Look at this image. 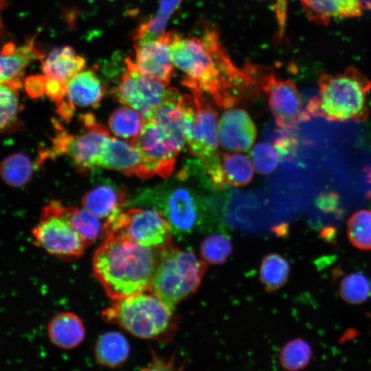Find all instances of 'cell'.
Here are the masks:
<instances>
[{
    "label": "cell",
    "mask_w": 371,
    "mask_h": 371,
    "mask_svg": "<svg viewBox=\"0 0 371 371\" xmlns=\"http://www.w3.org/2000/svg\"><path fill=\"white\" fill-rule=\"evenodd\" d=\"M245 69L254 81L258 79L267 95L271 111L280 131L288 133L300 122L311 118L303 107L297 87L291 81L281 80L273 73H263L262 69L252 65H247Z\"/></svg>",
    "instance_id": "cell-10"
},
{
    "label": "cell",
    "mask_w": 371,
    "mask_h": 371,
    "mask_svg": "<svg viewBox=\"0 0 371 371\" xmlns=\"http://www.w3.org/2000/svg\"><path fill=\"white\" fill-rule=\"evenodd\" d=\"M122 234L135 243L151 248H162L170 239V227L155 209L131 207L107 218L102 234Z\"/></svg>",
    "instance_id": "cell-9"
},
{
    "label": "cell",
    "mask_w": 371,
    "mask_h": 371,
    "mask_svg": "<svg viewBox=\"0 0 371 371\" xmlns=\"http://www.w3.org/2000/svg\"><path fill=\"white\" fill-rule=\"evenodd\" d=\"M174 32H165L159 37L134 42L133 62L139 71L167 85L175 67L170 49Z\"/></svg>",
    "instance_id": "cell-14"
},
{
    "label": "cell",
    "mask_w": 371,
    "mask_h": 371,
    "mask_svg": "<svg viewBox=\"0 0 371 371\" xmlns=\"http://www.w3.org/2000/svg\"><path fill=\"white\" fill-rule=\"evenodd\" d=\"M34 167L26 155L14 153L4 159L1 175L9 186L20 187L27 184L32 177Z\"/></svg>",
    "instance_id": "cell-29"
},
{
    "label": "cell",
    "mask_w": 371,
    "mask_h": 371,
    "mask_svg": "<svg viewBox=\"0 0 371 371\" xmlns=\"http://www.w3.org/2000/svg\"><path fill=\"white\" fill-rule=\"evenodd\" d=\"M221 146L229 150L247 151L256 136V129L249 114L243 109H228L221 115L218 126Z\"/></svg>",
    "instance_id": "cell-15"
},
{
    "label": "cell",
    "mask_w": 371,
    "mask_h": 371,
    "mask_svg": "<svg viewBox=\"0 0 371 371\" xmlns=\"http://www.w3.org/2000/svg\"><path fill=\"white\" fill-rule=\"evenodd\" d=\"M302 8L313 22L328 25L334 18H352L362 14V0H300Z\"/></svg>",
    "instance_id": "cell-19"
},
{
    "label": "cell",
    "mask_w": 371,
    "mask_h": 371,
    "mask_svg": "<svg viewBox=\"0 0 371 371\" xmlns=\"http://www.w3.org/2000/svg\"><path fill=\"white\" fill-rule=\"evenodd\" d=\"M99 168L119 171L127 176L148 178L142 155L135 144L111 136L103 146Z\"/></svg>",
    "instance_id": "cell-16"
},
{
    "label": "cell",
    "mask_w": 371,
    "mask_h": 371,
    "mask_svg": "<svg viewBox=\"0 0 371 371\" xmlns=\"http://www.w3.org/2000/svg\"><path fill=\"white\" fill-rule=\"evenodd\" d=\"M60 211L87 246L94 242L103 232L104 225L100 217L85 207H65L60 203Z\"/></svg>",
    "instance_id": "cell-25"
},
{
    "label": "cell",
    "mask_w": 371,
    "mask_h": 371,
    "mask_svg": "<svg viewBox=\"0 0 371 371\" xmlns=\"http://www.w3.org/2000/svg\"><path fill=\"white\" fill-rule=\"evenodd\" d=\"M170 49L175 66L221 107L236 104L241 90L255 84L245 69L232 62L210 25H204L200 36L183 38L175 32Z\"/></svg>",
    "instance_id": "cell-1"
},
{
    "label": "cell",
    "mask_w": 371,
    "mask_h": 371,
    "mask_svg": "<svg viewBox=\"0 0 371 371\" xmlns=\"http://www.w3.org/2000/svg\"><path fill=\"white\" fill-rule=\"evenodd\" d=\"M93 258V275L113 300L150 289L157 263L154 248L110 233Z\"/></svg>",
    "instance_id": "cell-2"
},
{
    "label": "cell",
    "mask_w": 371,
    "mask_h": 371,
    "mask_svg": "<svg viewBox=\"0 0 371 371\" xmlns=\"http://www.w3.org/2000/svg\"><path fill=\"white\" fill-rule=\"evenodd\" d=\"M371 293L368 278L361 273L346 275L339 284V294L343 300L352 304L364 302Z\"/></svg>",
    "instance_id": "cell-34"
},
{
    "label": "cell",
    "mask_w": 371,
    "mask_h": 371,
    "mask_svg": "<svg viewBox=\"0 0 371 371\" xmlns=\"http://www.w3.org/2000/svg\"><path fill=\"white\" fill-rule=\"evenodd\" d=\"M184 100L185 95L172 87L168 96L149 117L161 128L179 153L186 142L183 128Z\"/></svg>",
    "instance_id": "cell-18"
},
{
    "label": "cell",
    "mask_w": 371,
    "mask_h": 371,
    "mask_svg": "<svg viewBox=\"0 0 371 371\" xmlns=\"http://www.w3.org/2000/svg\"><path fill=\"white\" fill-rule=\"evenodd\" d=\"M46 77L43 75L31 76L25 81V88L32 98H38L45 93Z\"/></svg>",
    "instance_id": "cell-39"
},
{
    "label": "cell",
    "mask_w": 371,
    "mask_h": 371,
    "mask_svg": "<svg viewBox=\"0 0 371 371\" xmlns=\"http://www.w3.org/2000/svg\"><path fill=\"white\" fill-rule=\"evenodd\" d=\"M205 271V263L192 251L165 246L158 254L150 289L173 308L196 290Z\"/></svg>",
    "instance_id": "cell-6"
},
{
    "label": "cell",
    "mask_w": 371,
    "mask_h": 371,
    "mask_svg": "<svg viewBox=\"0 0 371 371\" xmlns=\"http://www.w3.org/2000/svg\"><path fill=\"white\" fill-rule=\"evenodd\" d=\"M126 65V69L117 78L113 94L121 104L134 109L148 119L166 99L172 87L141 74L129 58Z\"/></svg>",
    "instance_id": "cell-11"
},
{
    "label": "cell",
    "mask_w": 371,
    "mask_h": 371,
    "mask_svg": "<svg viewBox=\"0 0 371 371\" xmlns=\"http://www.w3.org/2000/svg\"><path fill=\"white\" fill-rule=\"evenodd\" d=\"M145 121L146 118L141 113L125 106L112 112L108 124L113 134L133 142L140 134Z\"/></svg>",
    "instance_id": "cell-26"
},
{
    "label": "cell",
    "mask_w": 371,
    "mask_h": 371,
    "mask_svg": "<svg viewBox=\"0 0 371 371\" xmlns=\"http://www.w3.org/2000/svg\"><path fill=\"white\" fill-rule=\"evenodd\" d=\"M182 83L192 93L185 95L183 123L190 151L199 158L214 186L224 188L227 183L218 150L217 113L196 83L187 78Z\"/></svg>",
    "instance_id": "cell-4"
},
{
    "label": "cell",
    "mask_w": 371,
    "mask_h": 371,
    "mask_svg": "<svg viewBox=\"0 0 371 371\" xmlns=\"http://www.w3.org/2000/svg\"><path fill=\"white\" fill-rule=\"evenodd\" d=\"M133 143L142 155L148 178L155 175L166 178L171 175L179 153L155 122L146 119Z\"/></svg>",
    "instance_id": "cell-13"
},
{
    "label": "cell",
    "mask_w": 371,
    "mask_h": 371,
    "mask_svg": "<svg viewBox=\"0 0 371 371\" xmlns=\"http://www.w3.org/2000/svg\"><path fill=\"white\" fill-rule=\"evenodd\" d=\"M85 59L69 46L52 49L42 58L41 66L46 78L67 83L85 67Z\"/></svg>",
    "instance_id": "cell-21"
},
{
    "label": "cell",
    "mask_w": 371,
    "mask_h": 371,
    "mask_svg": "<svg viewBox=\"0 0 371 371\" xmlns=\"http://www.w3.org/2000/svg\"><path fill=\"white\" fill-rule=\"evenodd\" d=\"M172 308L155 294L144 292L114 300L101 316L136 337L157 339L170 328Z\"/></svg>",
    "instance_id": "cell-5"
},
{
    "label": "cell",
    "mask_w": 371,
    "mask_h": 371,
    "mask_svg": "<svg viewBox=\"0 0 371 371\" xmlns=\"http://www.w3.org/2000/svg\"><path fill=\"white\" fill-rule=\"evenodd\" d=\"M289 271V264L284 257L278 254H270L261 262L260 278L265 289L271 291L286 283Z\"/></svg>",
    "instance_id": "cell-30"
},
{
    "label": "cell",
    "mask_w": 371,
    "mask_h": 371,
    "mask_svg": "<svg viewBox=\"0 0 371 371\" xmlns=\"http://www.w3.org/2000/svg\"><path fill=\"white\" fill-rule=\"evenodd\" d=\"M45 54L34 45V38L26 41L21 46L12 43H6L1 54L0 80L1 84L13 86L19 89L22 87V76L26 67Z\"/></svg>",
    "instance_id": "cell-17"
},
{
    "label": "cell",
    "mask_w": 371,
    "mask_h": 371,
    "mask_svg": "<svg viewBox=\"0 0 371 371\" xmlns=\"http://www.w3.org/2000/svg\"><path fill=\"white\" fill-rule=\"evenodd\" d=\"M221 162L226 183L241 187L248 184L254 176L249 159L240 153H221Z\"/></svg>",
    "instance_id": "cell-28"
},
{
    "label": "cell",
    "mask_w": 371,
    "mask_h": 371,
    "mask_svg": "<svg viewBox=\"0 0 371 371\" xmlns=\"http://www.w3.org/2000/svg\"><path fill=\"white\" fill-rule=\"evenodd\" d=\"M318 86V95L305 108L311 118L361 122L368 117L367 94L371 81L357 69L349 67L341 73L323 74Z\"/></svg>",
    "instance_id": "cell-3"
},
{
    "label": "cell",
    "mask_w": 371,
    "mask_h": 371,
    "mask_svg": "<svg viewBox=\"0 0 371 371\" xmlns=\"http://www.w3.org/2000/svg\"><path fill=\"white\" fill-rule=\"evenodd\" d=\"M312 357L310 344L303 339L295 338L287 342L280 353L281 366L288 370L305 368Z\"/></svg>",
    "instance_id": "cell-32"
},
{
    "label": "cell",
    "mask_w": 371,
    "mask_h": 371,
    "mask_svg": "<svg viewBox=\"0 0 371 371\" xmlns=\"http://www.w3.org/2000/svg\"><path fill=\"white\" fill-rule=\"evenodd\" d=\"M67 83L46 78L45 93L56 106L66 98Z\"/></svg>",
    "instance_id": "cell-38"
},
{
    "label": "cell",
    "mask_w": 371,
    "mask_h": 371,
    "mask_svg": "<svg viewBox=\"0 0 371 371\" xmlns=\"http://www.w3.org/2000/svg\"><path fill=\"white\" fill-rule=\"evenodd\" d=\"M273 146L280 158L290 161L295 156L297 140L295 137L291 135H282L274 140Z\"/></svg>",
    "instance_id": "cell-37"
},
{
    "label": "cell",
    "mask_w": 371,
    "mask_h": 371,
    "mask_svg": "<svg viewBox=\"0 0 371 371\" xmlns=\"http://www.w3.org/2000/svg\"><path fill=\"white\" fill-rule=\"evenodd\" d=\"M129 346L126 338L115 331L101 335L95 346L96 361L101 365L115 368L121 366L128 358Z\"/></svg>",
    "instance_id": "cell-24"
},
{
    "label": "cell",
    "mask_w": 371,
    "mask_h": 371,
    "mask_svg": "<svg viewBox=\"0 0 371 371\" xmlns=\"http://www.w3.org/2000/svg\"><path fill=\"white\" fill-rule=\"evenodd\" d=\"M364 172L366 174V178L368 180V182L371 183V168H366L364 169ZM366 196L368 199H371V190L368 191L366 194Z\"/></svg>",
    "instance_id": "cell-42"
},
{
    "label": "cell",
    "mask_w": 371,
    "mask_h": 371,
    "mask_svg": "<svg viewBox=\"0 0 371 371\" xmlns=\"http://www.w3.org/2000/svg\"><path fill=\"white\" fill-rule=\"evenodd\" d=\"M67 100L74 106L96 107L99 105L104 89L93 71L82 70L73 76L66 86Z\"/></svg>",
    "instance_id": "cell-22"
},
{
    "label": "cell",
    "mask_w": 371,
    "mask_h": 371,
    "mask_svg": "<svg viewBox=\"0 0 371 371\" xmlns=\"http://www.w3.org/2000/svg\"><path fill=\"white\" fill-rule=\"evenodd\" d=\"M60 205V202L52 201L44 207L32 235L34 243L49 254L77 258L82 254L87 245L62 216Z\"/></svg>",
    "instance_id": "cell-12"
},
{
    "label": "cell",
    "mask_w": 371,
    "mask_h": 371,
    "mask_svg": "<svg viewBox=\"0 0 371 371\" xmlns=\"http://www.w3.org/2000/svg\"><path fill=\"white\" fill-rule=\"evenodd\" d=\"M317 206L326 212H334L337 210L339 196L333 192L321 193L316 199Z\"/></svg>",
    "instance_id": "cell-41"
},
{
    "label": "cell",
    "mask_w": 371,
    "mask_h": 371,
    "mask_svg": "<svg viewBox=\"0 0 371 371\" xmlns=\"http://www.w3.org/2000/svg\"><path fill=\"white\" fill-rule=\"evenodd\" d=\"M181 1L182 0H160L155 16L144 22L135 30L133 34L134 42L162 35L169 19L179 8Z\"/></svg>",
    "instance_id": "cell-27"
},
{
    "label": "cell",
    "mask_w": 371,
    "mask_h": 371,
    "mask_svg": "<svg viewBox=\"0 0 371 371\" xmlns=\"http://www.w3.org/2000/svg\"><path fill=\"white\" fill-rule=\"evenodd\" d=\"M232 246L230 239L224 234H216L206 237L201 245L203 259L212 264L225 261L230 255Z\"/></svg>",
    "instance_id": "cell-35"
},
{
    "label": "cell",
    "mask_w": 371,
    "mask_h": 371,
    "mask_svg": "<svg viewBox=\"0 0 371 371\" xmlns=\"http://www.w3.org/2000/svg\"><path fill=\"white\" fill-rule=\"evenodd\" d=\"M347 234L351 243L362 250L371 249V211L361 210L349 218Z\"/></svg>",
    "instance_id": "cell-33"
},
{
    "label": "cell",
    "mask_w": 371,
    "mask_h": 371,
    "mask_svg": "<svg viewBox=\"0 0 371 371\" xmlns=\"http://www.w3.org/2000/svg\"><path fill=\"white\" fill-rule=\"evenodd\" d=\"M126 201L124 190L109 182L87 192L82 197V205L98 217L107 219L120 212Z\"/></svg>",
    "instance_id": "cell-20"
},
{
    "label": "cell",
    "mask_w": 371,
    "mask_h": 371,
    "mask_svg": "<svg viewBox=\"0 0 371 371\" xmlns=\"http://www.w3.org/2000/svg\"><path fill=\"white\" fill-rule=\"evenodd\" d=\"M19 89L6 84H1V131L2 133H11L16 129L19 124V113L21 106L19 104Z\"/></svg>",
    "instance_id": "cell-31"
},
{
    "label": "cell",
    "mask_w": 371,
    "mask_h": 371,
    "mask_svg": "<svg viewBox=\"0 0 371 371\" xmlns=\"http://www.w3.org/2000/svg\"><path fill=\"white\" fill-rule=\"evenodd\" d=\"M80 120L83 130L78 134H71L55 121L56 133L52 139V148L41 154L44 160L56 155H67L75 166L82 171L99 168V161L103 146L110 137L105 126L98 122L91 113H86Z\"/></svg>",
    "instance_id": "cell-7"
},
{
    "label": "cell",
    "mask_w": 371,
    "mask_h": 371,
    "mask_svg": "<svg viewBox=\"0 0 371 371\" xmlns=\"http://www.w3.org/2000/svg\"><path fill=\"white\" fill-rule=\"evenodd\" d=\"M135 201L153 205L163 214L175 234L191 233L202 218L198 196L185 184L165 185L145 190Z\"/></svg>",
    "instance_id": "cell-8"
},
{
    "label": "cell",
    "mask_w": 371,
    "mask_h": 371,
    "mask_svg": "<svg viewBox=\"0 0 371 371\" xmlns=\"http://www.w3.org/2000/svg\"><path fill=\"white\" fill-rule=\"evenodd\" d=\"M254 167L258 173L273 172L279 163V154L275 147L267 142L256 144L250 153Z\"/></svg>",
    "instance_id": "cell-36"
},
{
    "label": "cell",
    "mask_w": 371,
    "mask_h": 371,
    "mask_svg": "<svg viewBox=\"0 0 371 371\" xmlns=\"http://www.w3.org/2000/svg\"><path fill=\"white\" fill-rule=\"evenodd\" d=\"M47 334L50 341L63 349H71L79 345L85 337L81 319L70 312L60 313L49 322Z\"/></svg>",
    "instance_id": "cell-23"
},
{
    "label": "cell",
    "mask_w": 371,
    "mask_h": 371,
    "mask_svg": "<svg viewBox=\"0 0 371 371\" xmlns=\"http://www.w3.org/2000/svg\"><path fill=\"white\" fill-rule=\"evenodd\" d=\"M274 12L278 25L277 37L278 40H281L284 37L285 33L287 15V0H276Z\"/></svg>",
    "instance_id": "cell-40"
}]
</instances>
